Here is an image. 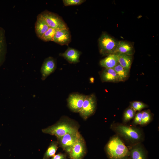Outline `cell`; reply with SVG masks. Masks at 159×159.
<instances>
[{
	"label": "cell",
	"instance_id": "obj_27",
	"mask_svg": "<svg viewBox=\"0 0 159 159\" xmlns=\"http://www.w3.org/2000/svg\"><path fill=\"white\" fill-rule=\"evenodd\" d=\"M142 111H138L136 113L132 122V125L136 126L140 125L142 120Z\"/></svg>",
	"mask_w": 159,
	"mask_h": 159
},
{
	"label": "cell",
	"instance_id": "obj_6",
	"mask_svg": "<svg viewBox=\"0 0 159 159\" xmlns=\"http://www.w3.org/2000/svg\"><path fill=\"white\" fill-rule=\"evenodd\" d=\"M96 106L95 96L93 94L86 95L82 109L79 112L80 115L84 120L87 119L95 113Z\"/></svg>",
	"mask_w": 159,
	"mask_h": 159
},
{
	"label": "cell",
	"instance_id": "obj_3",
	"mask_svg": "<svg viewBox=\"0 0 159 159\" xmlns=\"http://www.w3.org/2000/svg\"><path fill=\"white\" fill-rule=\"evenodd\" d=\"M105 151L110 159H125L129 157V150L122 140L116 135L106 144Z\"/></svg>",
	"mask_w": 159,
	"mask_h": 159
},
{
	"label": "cell",
	"instance_id": "obj_23",
	"mask_svg": "<svg viewBox=\"0 0 159 159\" xmlns=\"http://www.w3.org/2000/svg\"><path fill=\"white\" fill-rule=\"evenodd\" d=\"M153 117L152 115L150 110L142 111V120L140 125L141 126L147 125L152 121Z\"/></svg>",
	"mask_w": 159,
	"mask_h": 159
},
{
	"label": "cell",
	"instance_id": "obj_11",
	"mask_svg": "<svg viewBox=\"0 0 159 159\" xmlns=\"http://www.w3.org/2000/svg\"><path fill=\"white\" fill-rule=\"evenodd\" d=\"M129 149L130 159H148L146 151L141 143L131 145Z\"/></svg>",
	"mask_w": 159,
	"mask_h": 159
},
{
	"label": "cell",
	"instance_id": "obj_2",
	"mask_svg": "<svg viewBox=\"0 0 159 159\" xmlns=\"http://www.w3.org/2000/svg\"><path fill=\"white\" fill-rule=\"evenodd\" d=\"M79 126L74 120L67 117L63 116L55 124L43 129V132L53 135L57 138L68 133L78 131Z\"/></svg>",
	"mask_w": 159,
	"mask_h": 159
},
{
	"label": "cell",
	"instance_id": "obj_18",
	"mask_svg": "<svg viewBox=\"0 0 159 159\" xmlns=\"http://www.w3.org/2000/svg\"><path fill=\"white\" fill-rule=\"evenodd\" d=\"M118 63L117 56L115 54L109 55L100 62V66L106 68L113 69Z\"/></svg>",
	"mask_w": 159,
	"mask_h": 159
},
{
	"label": "cell",
	"instance_id": "obj_25",
	"mask_svg": "<svg viewBox=\"0 0 159 159\" xmlns=\"http://www.w3.org/2000/svg\"><path fill=\"white\" fill-rule=\"evenodd\" d=\"M130 106L136 111H140L142 109L148 107L145 103L139 101H133L130 102Z\"/></svg>",
	"mask_w": 159,
	"mask_h": 159
},
{
	"label": "cell",
	"instance_id": "obj_28",
	"mask_svg": "<svg viewBox=\"0 0 159 159\" xmlns=\"http://www.w3.org/2000/svg\"><path fill=\"white\" fill-rule=\"evenodd\" d=\"M66 154L62 153H59L53 156L51 159H66Z\"/></svg>",
	"mask_w": 159,
	"mask_h": 159
},
{
	"label": "cell",
	"instance_id": "obj_17",
	"mask_svg": "<svg viewBox=\"0 0 159 159\" xmlns=\"http://www.w3.org/2000/svg\"><path fill=\"white\" fill-rule=\"evenodd\" d=\"M133 53V48L131 44L124 41H118L115 54H123L132 56Z\"/></svg>",
	"mask_w": 159,
	"mask_h": 159
},
{
	"label": "cell",
	"instance_id": "obj_8",
	"mask_svg": "<svg viewBox=\"0 0 159 159\" xmlns=\"http://www.w3.org/2000/svg\"><path fill=\"white\" fill-rule=\"evenodd\" d=\"M86 151L85 142L80 134L68 154L70 159H83Z\"/></svg>",
	"mask_w": 159,
	"mask_h": 159
},
{
	"label": "cell",
	"instance_id": "obj_21",
	"mask_svg": "<svg viewBox=\"0 0 159 159\" xmlns=\"http://www.w3.org/2000/svg\"><path fill=\"white\" fill-rule=\"evenodd\" d=\"M58 145L57 141H52L45 153L43 159H48L54 155L58 148Z\"/></svg>",
	"mask_w": 159,
	"mask_h": 159
},
{
	"label": "cell",
	"instance_id": "obj_26",
	"mask_svg": "<svg viewBox=\"0 0 159 159\" xmlns=\"http://www.w3.org/2000/svg\"><path fill=\"white\" fill-rule=\"evenodd\" d=\"M84 0H63V2L65 6L80 5L85 2Z\"/></svg>",
	"mask_w": 159,
	"mask_h": 159
},
{
	"label": "cell",
	"instance_id": "obj_12",
	"mask_svg": "<svg viewBox=\"0 0 159 159\" xmlns=\"http://www.w3.org/2000/svg\"><path fill=\"white\" fill-rule=\"evenodd\" d=\"M71 40V35L69 29H63L57 30L53 41L63 45H68Z\"/></svg>",
	"mask_w": 159,
	"mask_h": 159
},
{
	"label": "cell",
	"instance_id": "obj_1",
	"mask_svg": "<svg viewBox=\"0 0 159 159\" xmlns=\"http://www.w3.org/2000/svg\"><path fill=\"white\" fill-rule=\"evenodd\" d=\"M110 127L116 135L130 146L141 143L144 141V135L143 132L136 126L114 123L111 125Z\"/></svg>",
	"mask_w": 159,
	"mask_h": 159
},
{
	"label": "cell",
	"instance_id": "obj_9",
	"mask_svg": "<svg viewBox=\"0 0 159 159\" xmlns=\"http://www.w3.org/2000/svg\"><path fill=\"white\" fill-rule=\"evenodd\" d=\"M86 97V95L77 93L70 94L67 100L69 108L73 112H79Z\"/></svg>",
	"mask_w": 159,
	"mask_h": 159
},
{
	"label": "cell",
	"instance_id": "obj_10",
	"mask_svg": "<svg viewBox=\"0 0 159 159\" xmlns=\"http://www.w3.org/2000/svg\"><path fill=\"white\" fill-rule=\"evenodd\" d=\"M56 61L53 57H49L45 59L40 69L42 80H44L53 73L56 68Z\"/></svg>",
	"mask_w": 159,
	"mask_h": 159
},
{
	"label": "cell",
	"instance_id": "obj_15",
	"mask_svg": "<svg viewBox=\"0 0 159 159\" xmlns=\"http://www.w3.org/2000/svg\"><path fill=\"white\" fill-rule=\"evenodd\" d=\"M5 30L0 27V67L4 62L7 52V44Z\"/></svg>",
	"mask_w": 159,
	"mask_h": 159
},
{
	"label": "cell",
	"instance_id": "obj_22",
	"mask_svg": "<svg viewBox=\"0 0 159 159\" xmlns=\"http://www.w3.org/2000/svg\"><path fill=\"white\" fill-rule=\"evenodd\" d=\"M136 113V111L130 106L127 108L123 114L122 123L126 124L133 119Z\"/></svg>",
	"mask_w": 159,
	"mask_h": 159
},
{
	"label": "cell",
	"instance_id": "obj_16",
	"mask_svg": "<svg viewBox=\"0 0 159 159\" xmlns=\"http://www.w3.org/2000/svg\"><path fill=\"white\" fill-rule=\"evenodd\" d=\"M101 78L103 82H119L117 74L113 68H105L101 72Z\"/></svg>",
	"mask_w": 159,
	"mask_h": 159
},
{
	"label": "cell",
	"instance_id": "obj_29",
	"mask_svg": "<svg viewBox=\"0 0 159 159\" xmlns=\"http://www.w3.org/2000/svg\"><path fill=\"white\" fill-rule=\"evenodd\" d=\"M125 159H130V158H129V157H128V158H126Z\"/></svg>",
	"mask_w": 159,
	"mask_h": 159
},
{
	"label": "cell",
	"instance_id": "obj_20",
	"mask_svg": "<svg viewBox=\"0 0 159 159\" xmlns=\"http://www.w3.org/2000/svg\"><path fill=\"white\" fill-rule=\"evenodd\" d=\"M113 69L117 74L119 82L125 81L128 77L129 72L121 66L119 63Z\"/></svg>",
	"mask_w": 159,
	"mask_h": 159
},
{
	"label": "cell",
	"instance_id": "obj_24",
	"mask_svg": "<svg viewBox=\"0 0 159 159\" xmlns=\"http://www.w3.org/2000/svg\"><path fill=\"white\" fill-rule=\"evenodd\" d=\"M57 30L50 27L44 33L40 39L44 42L53 41Z\"/></svg>",
	"mask_w": 159,
	"mask_h": 159
},
{
	"label": "cell",
	"instance_id": "obj_7",
	"mask_svg": "<svg viewBox=\"0 0 159 159\" xmlns=\"http://www.w3.org/2000/svg\"><path fill=\"white\" fill-rule=\"evenodd\" d=\"M80 135L79 131L67 133L57 137V141L59 146L69 154Z\"/></svg>",
	"mask_w": 159,
	"mask_h": 159
},
{
	"label": "cell",
	"instance_id": "obj_5",
	"mask_svg": "<svg viewBox=\"0 0 159 159\" xmlns=\"http://www.w3.org/2000/svg\"><path fill=\"white\" fill-rule=\"evenodd\" d=\"M40 14L50 27L56 29H68L64 21L57 14L47 10Z\"/></svg>",
	"mask_w": 159,
	"mask_h": 159
},
{
	"label": "cell",
	"instance_id": "obj_4",
	"mask_svg": "<svg viewBox=\"0 0 159 159\" xmlns=\"http://www.w3.org/2000/svg\"><path fill=\"white\" fill-rule=\"evenodd\" d=\"M118 42L107 34L103 33L98 40L100 53L103 56L115 54Z\"/></svg>",
	"mask_w": 159,
	"mask_h": 159
},
{
	"label": "cell",
	"instance_id": "obj_14",
	"mask_svg": "<svg viewBox=\"0 0 159 159\" xmlns=\"http://www.w3.org/2000/svg\"><path fill=\"white\" fill-rule=\"evenodd\" d=\"M81 54L79 51L72 48L69 47L63 53L60 55L63 57L70 63H76L79 62Z\"/></svg>",
	"mask_w": 159,
	"mask_h": 159
},
{
	"label": "cell",
	"instance_id": "obj_13",
	"mask_svg": "<svg viewBox=\"0 0 159 159\" xmlns=\"http://www.w3.org/2000/svg\"><path fill=\"white\" fill-rule=\"evenodd\" d=\"M49 28L41 14H39L35 24V32L37 36L40 39Z\"/></svg>",
	"mask_w": 159,
	"mask_h": 159
},
{
	"label": "cell",
	"instance_id": "obj_19",
	"mask_svg": "<svg viewBox=\"0 0 159 159\" xmlns=\"http://www.w3.org/2000/svg\"><path fill=\"white\" fill-rule=\"evenodd\" d=\"M119 64L127 71L129 72L132 64V58L131 55L123 54H117Z\"/></svg>",
	"mask_w": 159,
	"mask_h": 159
}]
</instances>
